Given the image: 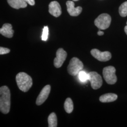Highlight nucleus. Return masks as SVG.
<instances>
[{
	"mask_svg": "<svg viewBox=\"0 0 127 127\" xmlns=\"http://www.w3.org/2000/svg\"><path fill=\"white\" fill-rule=\"evenodd\" d=\"M10 108V92L9 88L3 86L0 88V111L3 114L9 113Z\"/></svg>",
	"mask_w": 127,
	"mask_h": 127,
	"instance_id": "obj_1",
	"label": "nucleus"
},
{
	"mask_svg": "<svg viewBox=\"0 0 127 127\" xmlns=\"http://www.w3.org/2000/svg\"><path fill=\"white\" fill-rule=\"evenodd\" d=\"M16 80L19 90L24 92L29 91L32 85V78L24 72L18 73L16 77Z\"/></svg>",
	"mask_w": 127,
	"mask_h": 127,
	"instance_id": "obj_2",
	"label": "nucleus"
},
{
	"mask_svg": "<svg viewBox=\"0 0 127 127\" xmlns=\"http://www.w3.org/2000/svg\"><path fill=\"white\" fill-rule=\"evenodd\" d=\"M83 68V64L77 58L74 57L71 59L67 66V71L70 75L76 76Z\"/></svg>",
	"mask_w": 127,
	"mask_h": 127,
	"instance_id": "obj_3",
	"label": "nucleus"
},
{
	"mask_svg": "<svg viewBox=\"0 0 127 127\" xmlns=\"http://www.w3.org/2000/svg\"><path fill=\"white\" fill-rule=\"evenodd\" d=\"M111 20V17L108 14H102L95 19L94 23L100 30H105L110 27Z\"/></svg>",
	"mask_w": 127,
	"mask_h": 127,
	"instance_id": "obj_4",
	"label": "nucleus"
},
{
	"mask_svg": "<svg viewBox=\"0 0 127 127\" xmlns=\"http://www.w3.org/2000/svg\"><path fill=\"white\" fill-rule=\"evenodd\" d=\"M116 69L113 66H108L104 67L103 70V74L105 82L108 84L113 85L115 84L117 80L115 74Z\"/></svg>",
	"mask_w": 127,
	"mask_h": 127,
	"instance_id": "obj_5",
	"label": "nucleus"
},
{
	"mask_svg": "<svg viewBox=\"0 0 127 127\" xmlns=\"http://www.w3.org/2000/svg\"><path fill=\"white\" fill-rule=\"evenodd\" d=\"M88 80L91 82V86L94 90L99 89L103 84L102 77L95 72H91L88 73Z\"/></svg>",
	"mask_w": 127,
	"mask_h": 127,
	"instance_id": "obj_6",
	"label": "nucleus"
},
{
	"mask_svg": "<svg viewBox=\"0 0 127 127\" xmlns=\"http://www.w3.org/2000/svg\"><path fill=\"white\" fill-rule=\"evenodd\" d=\"M91 54L95 59L102 62L109 61L112 58V55L109 51L101 52L100 50L94 49L91 50Z\"/></svg>",
	"mask_w": 127,
	"mask_h": 127,
	"instance_id": "obj_7",
	"label": "nucleus"
},
{
	"mask_svg": "<svg viewBox=\"0 0 127 127\" xmlns=\"http://www.w3.org/2000/svg\"><path fill=\"white\" fill-rule=\"evenodd\" d=\"M67 54L62 48L59 49L56 52V57L54 60V65L56 68H60L62 66L66 59Z\"/></svg>",
	"mask_w": 127,
	"mask_h": 127,
	"instance_id": "obj_8",
	"label": "nucleus"
},
{
	"mask_svg": "<svg viewBox=\"0 0 127 127\" xmlns=\"http://www.w3.org/2000/svg\"><path fill=\"white\" fill-rule=\"evenodd\" d=\"M50 85H46L42 89L37 98L36 104L37 105H40L45 101L50 93Z\"/></svg>",
	"mask_w": 127,
	"mask_h": 127,
	"instance_id": "obj_9",
	"label": "nucleus"
},
{
	"mask_svg": "<svg viewBox=\"0 0 127 127\" xmlns=\"http://www.w3.org/2000/svg\"><path fill=\"white\" fill-rule=\"evenodd\" d=\"M66 4L67 6V10L68 13L71 16L76 17L81 13L82 11V8L78 6L77 7H74V3L73 1L68 0Z\"/></svg>",
	"mask_w": 127,
	"mask_h": 127,
	"instance_id": "obj_10",
	"label": "nucleus"
},
{
	"mask_svg": "<svg viewBox=\"0 0 127 127\" xmlns=\"http://www.w3.org/2000/svg\"><path fill=\"white\" fill-rule=\"evenodd\" d=\"M49 11L50 13L55 17H59L62 13L61 6L57 1H52L49 5Z\"/></svg>",
	"mask_w": 127,
	"mask_h": 127,
	"instance_id": "obj_11",
	"label": "nucleus"
},
{
	"mask_svg": "<svg viewBox=\"0 0 127 127\" xmlns=\"http://www.w3.org/2000/svg\"><path fill=\"white\" fill-rule=\"evenodd\" d=\"M14 32L12 25L9 23L4 24L0 29V34L8 38H11L13 37Z\"/></svg>",
	"mask_w": 127,
	"mask_h": 127,
	"instance_id": "obj_12",
	"label": "nucleus"
},
{
	"mask_svg": "<svg viewBox=\"0 0 127 127\" xmlns=\"http://www.w3.org/2000/svg\"><path fill=\"white\" fill-rule=\"evenodd\" d=\"M9 6L15 9L25 8L27 5V3L25 0H7Z\"/></svg>",
	"mask_w": 127,
	"mask_h": 127,
	"instance_id": "obj_13",
	"label": "nucleus"
},
{
	"mask_svg": "<svg viewBox=\"0 0 127 127\" xmlns=\"http://www.w3.org/2000/svg\"><path fill=\"white\" fill-rule=\"evenodd\" d=\"M118 96L114 93H107L100 96L99 101L102 103H109L117 100Z\"/></svg>",
	"mask_w": 127,
	"mask_h": 127,
	"instance_id": "obj_14",
	"label": "nucleus"
},
{
	"mask_svg": "<svg viewBox=\"0 0 127 127\" xmlns=\"http://www.w3.org/2000/svg\"><path fill=\"white\" fill-rule=\"evenodd\" d=\"M64 108L68 114H71L73 109V104L71 98L68 97L66 99L64 103Z\"/></svg>",
	"mask_w": 127,
	"mask_h": 127,
	"instance_id": "obj_15",
	"label": "nucleus"
},
{
	"mask_svg": "<svg viewBox=\"0 0 127 127\" xmlns=\"http://www.w3.org/2000/svg\"><path fill=\"white\" fill-rule=\"evenodd\" d=\"M48 124L49 127H57L58 125V121L57 117L55 113H52L50 114L48 117Z\"/></svg>",
	"mask_w": 127,
	"mask_h": 127,
	"instance_id": "obj_16",
	"label": "nucleus"
},
{
	"mask_svg": "<svg viewBox=\"0 0 127 127\" xmlns=\"http://www.w3.org/2000/svg\"><path fill=\"white\" fill-rule=\"evenodd\" d=\"M119 14L121 16L125 17L127 16V1L123 2L119 7Z\"/></svg>",
	"mask_w": 127,
	"mask_h": 127,
	"instance_id": "obj_17",
	"label": "nucleus"
},
{
	"mask_svg": "<svg viewBox=\"0 0 127 127\" xmlns=\"http://www.w3.org/2000/svg\"><path fill=\"white\" fill-rule=\"evenodd\" d=\"M79 78L81 81L85 82L88 80V73H86L83 71H80L79 73Z\"/></svg>",
	"mask_w": 127,
	"mask_h": 127,
	"instance_id": "obj_18",
	"label": "nucleus"
},
{
	"mask_svg": "<svg viewBox=\"0 0 127 127\" xmlns=\"http://www.w3.org/2000/svg\"><path fill=\"white\" fill-rule=\"evenodd\" d=\"M48 33H49V28L48 27L46 26L44 27L43 29V32L42 34V40L43 41H46L48 39Z\"/></svg>",
	"mask_w": 127,
	"mask_h": 127,
	"instance_id": "obj_19",
	"label": "nucleus"
},
{
	"mask_svg": "<svg viewBox=\"0 0 127 127\" xmlns=\"http://www.w3.org/2000/svg\"><path fill=\"white\" fill-rule=\"evenodd\" d=\"M10 50L9 49L0 47V54L4 55L8 54L10 52Z\"/></svg>",
	"mask_w": 127,
	"mask_h": 127,
	"instance_id": "obj_20",
	"label": "nucleus"
},
{
	"mask_svg": "<svg viewBox=\"0 0 127 127\" xmlns=\"http://www.w3.org/2000/svg\"><path fill=\"white\" fill-rule=\"evenodd\" d=\"M27 3L30 5L33 6L35 4V1L34 0H25Z\"/></svg>",
	"mask_w": 127,
	"mask_h": 127,
	"instance_id": "obj_21",
	"label": "nucleus"
},
{
	"mask_svg": "<svg viewBox=\"0 0 127 127\" xmlns=\"http://www.w3.org/2000/svg\"><path fill=\"white\" fill-rule=\"evenodd\" d=\"M104 32H102V31H100V30H99L98 32H97V34L98 35H99V36H101V35H104Z\"/></svg>",
	"mask_w": 127,
	"mask_h": 127,
	"instance_id": "obj_22",
	"label": "nucleus"
},
{
	"mask_svg": "<svg viewBox=\"0 0 127 127\" xmlns=\"http://www.w3.org/2000/svg\"><path fill=\"white\" fill-rule=\"evenodd\" d=\"M126 24H127V26H126L125 27H124V31H125V33H126V34L127 35V21Z\"/></svg>",
	"mask_w": 127,
	"mask_h": 127,
	"instance_id": "obj_23",
	"label": "nucleus"
},
{
	"mask_svg": "<svg viewBox=\"0 0 127 127\" xmlns=\"http://www.w3.org/2000/svg\"><path fill=\"white\" fill-rule=\"evenodd\" d=\"M73 1H78L79 0H73Z\"/></svg>",
	"mask_w": 127,
	"mask_h": 127,
	"instance_id": "obj_24",
	"label": "nucleus"
}]
</instances>
